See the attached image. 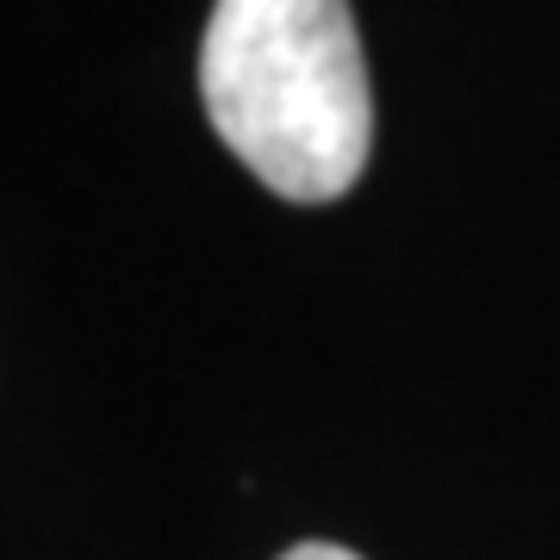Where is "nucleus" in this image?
Returning a JSON list of instances; mask_svg holds the SVG:
<instances>
[{"instance_id":"2","label":"nucleus","mask_w":560,"mask_h":560,"mask_svg":"<svg viewBox=\"0 0 560 560\" xmlns=\"http://www.w3.org/2000/svg\"><path fill=\"white\" fill-rule=\"evenodd\" d=\"M280 560H361V555H349L337 541H300V548H287Z\"/></svg>"},{"instance_id":"1","label":"nucleus","mask_w":560,"mask_h":560,"mask_svg":"<svg viewBox=\"0 0 560 560\" xmlns=\"http://www.w3.org/2000/svg\"><path fill=\"white\" fill-rule=\"evenodd\" d=\"M200 101L231 156L293 206L342 200L374 150L349 0H212Z\"/></svg>"}]
</instances>
